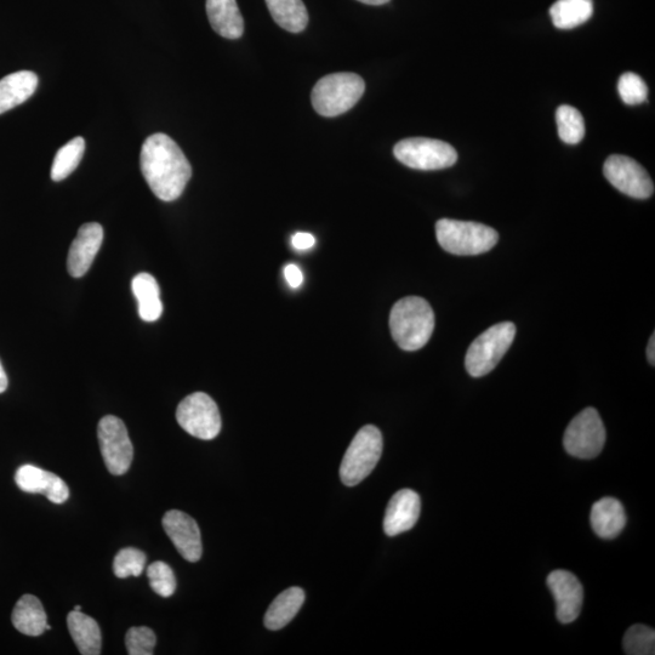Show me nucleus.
Returning <instances> with one entry per match:
<instances>
[{
	"label": "nucleus",
	"mask_w": 655,
	"mask_h": 655,
	"mask_svg": "<svg viewBox=\"0 0 655 655\" xmlns=\"http://www.w3.org/2000/svg\"><path fill=\"white\" fill-rule=\"evenodd\" d=\"M141 173L155 196L173 202L184 193L192 176V167L170 136L158 133L148 136L140 153Z\"/></svg>",
	"instance_id": "nucleus-1"
},
{
	"label": "nucleus",
	"mask_w": 655,
	"mask_h": 655,
	"mask_svg": "<svg viewBox=\"0 0 655 655\" xmlns=\"http://www.w3.org/2000/svg\"><path fill=\"white\" fill-rule=\"evenodd\" d=\"M393 340L404 351H418L429 343L435 329V313L427 301L408 296L397 301L390 313Z\"/></svg>",
	"instance_id": "nucleus-2"
},
{
	"label": "nucleus",
	"mask_w": 655,
	"mask_h": 655,
	"mask_svg": "<svg viewBox=\"0 0 655 655\" xmlns=\"http://www.w3.org/2000/svg\"><path fill=\"white\" fill-rule=\"evenodd\" d=\"M366 90L363 79L355 73H333L323 77L312 90V105L318 115L336 117L350 111Z\"/></svg>",
	"instance_id": "nucleus-3"
},
{
	"label": "nucleus",
	"mask_w": 655,
	"mask_h": 655,
	"mask_svg": "<svg viewBox=\"0 0 655 655\" xmlns=\"http://www.w3.org/2000/svg\"><path fill=\"white\" fill-rule=\"evenodd\" d=\"M436 237L446 252L459 256L487 253L499 241L498 232L492 227L451 219L437 221Z\"/></svg>",
	"instance_id": "nucleus-4"
},
{
	"label": "nucleus",
	"mask_w": 655,
	"mask_h": 655,
	"mask_svg": "<svg viewBox=\"0 0 655 655\" xmlns=\"http://www.w3.org/2000/svg\"><path fill=\"white\" fill-rule=\"evenodd\" d=\"M383 447V435L378 427L367 425L357 432L340 466V478L345 486L355 487L372 474Z\"/></svg>",
	"instance_id": "nucleus-5"
},
{
	"label": "nucleus",
	"mask_w": 655,
	"mask_h": 655,
	"mask_svg": "<svg viewBox=\"0 0 655 655\" xmlns=\"http://www.w3.org/2000/svg\"><path fill=\"white\" fill-rule=\"evenodd\" d=\"M516 336L511 322L495 324L474 340L466 352L465 367L474 378L486 377L509 351Z\"/></svg>",
	"instance_id": "nucleus-6"
},
{
	"label": "nucleus",
	"mask_w": 655,
	"mask_h": 655,
	"mask_svg": "<svg viewBox=\"0 0 655 655\" xmlns=\"http://www.w3.org/2000/svg\"><path fill=\"white\" fill-rule=\"evenodd\" d=\"M395 157L408 168L441 170L453 167L458 153L447 142L426 138H412L398 142Z\"/></svg>",
	"instance_id": "nucleus-7"
},
{
	"label": "nucleus",
	"mask_w": 655,
	"mask_h": 655,
	"mask_svg": "<svg viewBox=\"0 0 655 655\" xmlns=\"http://www.w3.org/2000/svg\"><path fill=\"white\" fill-rule=\"evenodd\" d=\"M606 429L595 408H586L569 423L563 437L568 454L579 459H594L603 451Z\"/></svg>",
	"instance_id": "nucleus-8"
},
{
	"label": "nucleus",
	"mask_w": 655,
	"mask_h": 655,
	"mask_svg": "<svg viewBox=\"0 0 655 655\" xmlns=\"http://www.w3.org/2000/svg\"><path fill=\"white\" fill-rule=\"evenodd\" d=\"M176 420L187 434L199 440H214L221 431L219 408L213 398L203 392L192 393L179 404Z\"/></svg>",
	"instance_id": "nucleus-9"
},
{
	"label": "nucleus",
	"mask_w": 655,
	"mask_h": 655,
	"mask_svg": "<svg viewBox=\"0 0 655 655\" xmlns=\"http://www.w3.org/2000/svg\"><path fill=\"white\" fill-rule=\"evenodd\" d=\"M98 437L108 471L115 476L127 474L134 457L127 426L115 415H107L100 420Z\"/></svg>",
	"instance_id": "nucleus-10"
},
{
	"label": "nucleus",
	"mask_w": 655,
	"mask_h": 655,
	"mask_svg": "<svg viewBox=\"0 0 655 655\" xmlns=\"http://www.w3.org/2000/svg\"><path fill=\"white\" fill-rule=\"evenodd\" d=\"M606 179L624 195L647 199L653 196L654 184L646 169L635 159L614 155L607 159L603 167Z\"/></svg>",
	"instance_id": "nucleus-11"
},
{
	"label": "nucleus",
	"mask_w": 655,
	"mask_h": 655,
	"mask_svg": "<svg viewBox=\"0 0 655 655\" xmlns=\"http://www.w3.org/2000/svg\"><path fill=\"white\" fill-rule=\"evenodd\" d=\"M548 586L555 597L558 622L562 624L575 622L583 608L582 583L573 573L558 569L550 573Z\"/></svg>",
	"instance_id": "nucleus-12"
},
{
	"label": "nucleus",
	"mask_w": 655,
	"mask_h": 655,
	"mask_svg": "<svg viewBox=\"0 0 655 655\" xmlns=\"http://www.w3.org/2000/svg\"><path fill=\"white\" fill-rule=\"evenodd\" d=\"M162 523L165 533L186 561L195 563L201 560L203 552L201 531L190 515L179 510H170L164 515Z\"/></svg>",
	"instance_id": "nucleus-13"
},
{
	"label": "nucleus",
	"mask_w": 655,
	"mask_h": 655,
	"mask_svg": "<svg viewBox=\"0 0 655 655\" xmlns=\"http://www.w3.org/2000/svg\"><path fill=\"white\" fill-rule=\"evenodd\" d=\"M102 242H104V229L98 222H89L79 229L67 258V270L72 277L81 278L89 271Z\"/></svg>",
	"instance_id": "nucleus-14"
},
{
	"label": "nucleus",
	"mask_w": 655,
	"mask_h": 655,
	"mask_svg": "<svg viewBox=\"0 0 655 655\" xmlns=\"http://www.w3.org/2000/svg\"><path fill=\"white\" fill-rule=\"evenodd\" d=\"M15 482L21 491L43 494L54 504H64L70 497V489L64 480L53 472L39 469L37 466H21L16 471Z\"/></svg>",
	"instance_id": "nucleus-15"
},
{
	"label": "nucleus",
	"mask_w": 655,
	"mask_h": 655,
	"mask_svg": "<svg viewBox=\"0 0 655 655\" xmlns=\"http://www.w3.org/2000/svg\"><path fill=\"white\" fill-rule=\"evenodd\" d=\"M421 511V500L412 489H402L390 500L385 512L384 531L389 537L410 531L417 524Z\"/></svg>",
	"instance_id": "nucleus-16"
},
{
	"label": "nucleus",
	"mask_w": 655,
	"mask_h": 655,
	"mask_svg": "<svg viewBox=\"0 0 655 655\" xmlns=\"http://www.w3.org/2000/svg\"><path fill=\"white\" fill-rule=\"evenodd\" d=\"M590 521L598 537L602 539L618 537L626 524L624 506L618 499L602 498L592 505Z\"/></svg>",
	"instance_id": "nucleus-17"
},
{
	"label": "nucleus",
	"mask_w": 655,
	"mask_h": 655,
	"mask_svg": "<svg viewBox=\"0 0 655 655\" xmlns=\"http://www.w3.org/2000/svg\"><path fill=\"white\" fill-rule=\"evenodd\" d=\"M37 74L31 71H19L0 79V115L24 104L36 93Z\"/></svg>",
	"instance_id": "nucleus-18"
},
{
	"label": "nucleus",
	"mask_w": 655,
	"mask_h": 655,
	"mask_svg": "<svg viewBox=\"0 0 655 655\" xmlns=\"http://www.w3.org/2000/svg\"><path fill=\"white\" fill-rule=\"evenodd\" d=\"M207 15L213 30L221 37L243 36L244 21L236 0H207Z\"/></svg>",
	"instance_id": "nucleus-19"
},
{
	"label": "nucleus",
	"mask_w": 655,
	"mask_h": 655,
	"mask_svg": "<svg viewBox=\"0 0 655 655\" xmlns=\"http://www.w3.org/2000/svg\"><path fill=\"white\" fill-rule=\"evenodd\" d=\"M68 630L79 653L99 655L102 647V635L98 622L81 611H73L67 617Z\"/></svg>",
	"instance_id": "nucleus-20"
},
{
	"label": "nucleus",
	"mask_w": 655,
	"mask_h": 655,
	"mask_svg": "<svg viewBox=\"0 0 655 655\" xmlns=\"http://www.w3.org/2000/svg\"><path fill=\"white\" fill-rule=\"evenodd\" d=\"M131 289L138 301L141 320L145 322L158 321L163 313V304L161 289H159L156 278L150 273H140L131 282Z\"/></svg>",
	"instance_id": "nucleus-21"
},
{
	"label": "nucleus",
	"mask_w": 655,
	"mask_h": 655,
	"mask_svg": "<svg viewBox=\"0 0 655 655\" xmlns=\"http://www.w3.org/2000/svg\"><path fill=\"white\" fill-rule=\"evenodd\" d=\"M11 620L15 629L27 636H41L48 624L42 602L33 595H24L17 601Z\"/></svg>",
	"instance_id": "nucleus-22"
},
{
	"label": "nucleus",
	"mask_w": 655,
	"mask_h": 655,
	"mask_svg": "<svg viewBox=\"0 0 655 655\" xmlns=\"http://www.w3.org/2000/svg\"><path fill=\"white\" fill-rule=\"evenodd\" d=\"M305 602L303 589L290 588L279 594L265 614V626L272 631L281 630L294 619Z\"/></svg>",
	"instance_id": "nucleus-23"
},
{
	"label": "nucleus",
	"mask_w": 655,
	"mask_h": 655,
	"mask_svg": "<svg viewBox=\"0 0 655 655\" xmlns=\"http://www.w3.org/2000/svg\"><path fill=\"white\" fill-rule=\"evenodd\" d=\"M273 20L283 30L300 33L309 24V13L303 0H266Z\"/></svg>",
	"instance_id": "nucleus-24"
},
{
	"label": "nucleus",
	"mask_w": 655,
	"mask_h": 655,
	"mask_svg": "<svg viewBox=\"0 0 655 655\" xmlns=\"http://www.w3.org/2000/svg\"><path fill=\"white\" fill-rule=\"evenodd\" d=\"M592 14V0H557L550 8L552 22L560 30H572L583 25L591 19Z\"/></svg>",
	"instance_id": "nucleus-25"
},
{
	"label": "nucleus",
	"mask_w": 655,
	"mask_h": 655,
	"mask_svg": "<svg viewBox=\"0 0 655 655\" xmlns=\"http://www.w3.org/2000/svg\"><path fill=\"white\" fill-rule=\"evenodd\" d=\"M85 151V140L74 138L61 147L51 167V179L62 181L68 178L81 163Z\"/></svg>",
	"instance_id": "nucleus-26"
},
{
	"label": "nucleus",
	"mask_w": 655,
	"mask_h": 655,
	"mask_svg": "<svg viewBox=\"0 0 655 655\" xmlns=\"http://www.w3.org/2000/svg\"><path fill=\"white\" fill-rule=\"evenodd\" d=\"M556 122L558 135L568 145H577L584 139L585 123L577 108L563 105L557 108Z\"/></svg>",
	"instance_id": "nucleus-27"
},
{
	"label": "nucleus",
	"mask_w": 655,
	"mask_h": 655,
	"mask_svg": "<svg viewBox=\"0 0 655 655\" xmlns=\"http://www.w3.org/2000/svg\"><path fill=\"white\" fill-rule=\"evenodd\" d=\"M624 652L629 655L655 654V631L646 625H634L624 636Z\"/></svg>",
	"instance_id": "nucleus-28"
},
{
	"label": "nucleus",
	"mask_w": 655,
	"mask_h": 655,
	"mask_svg": "<svg viewBox=\"0 0 655 655\" xmlns=\"http://www.w3.org/2000/svg\"><path fill=\"white\" fill-rule=\"evenodd\" d=\"M147 557L139 549L125 548L118 552L113 561V572L117 578L139 577L144 572Z\"/></svg>",
	"instance_id": "nucleus-29"
},
{
	"label": "nucleus",
	"mask_w": 655,
	"mask_h": 655,
	"mask_svg": "<svg viewBox=\"0 0 655 655\" xmlns=\"http://www.w3.org/2000/svg\"><path fill=\"white\" fill-rule=\"evenodd\" d=\"M147 577L153 591L159 596L170 597L176 590V578L173 569L162 561L153 562L147 568Z\"/></svg>",
	"instance_id": "nucleus-30"
},
{
	"label": "nucleus",
	"mask_w": 655,
	"mask_h": 655,
	"mask_svg": "<svg viewBox=\"0 0 655 655\" xmlns=\"http://www.w3.org/2000/svg\"><path fill=\"white\" fill-rule=\"evenodd\" d=\"M618 91L626 105H640L647 100L648 88L636 73L626 72L619 79Z\"/></svg>",
	"instance_id": "nucleus-31"
},
{
	"label": "nucleus",
	"mask_w": 655,
	"mask_h": 655,
	"mask_svg": "<svg viewBox=\"0 0 655 655\" xmlns=\"http://www.w3.org/2000/svg\"><path fill=\"white\" fill-rule=\"evenodd\" d=\"M156 635L150 628H131L125 636V646L130 655H152L156 647Z\"/></svg>",
	"instance_id": "nucleus-32"
},
{
	"label": "nucleus",
	"mask_w": 655,
	"mask_h": 655,
	"mask_svg": "<svg viewBox=\"0 0 655 655\" xmlns=\"http://www.w3.org/2000/svg\"><path fill=\"white\" fill-rule=\"evenodd\" d=\"M292 244L296 250H307L315 246L316 239L311 233L298 232L292 237Z\"/></svg>",
	"instance_id": "nucleus-33"
},
{
	"label": "nucleus",
	"mask_w": 655,
	"mask_h": 655,
	"mask_svg": "<svg viewBox=\"0 0 655 655\" xmlns=\"http://www.w3.org/2000/svg\"><path fill=\"white\" fill-rule=\"evenodd\" d=\"M284 276H286L289 286L293 289L299 288L301 284H303V272H301L299 267L294 264H290L286 267V270H284Z\"/></svg>",
	"instance_id": "nucleus-34"
},
{
	"label": "nucleus",
	"mask_w": 655,
	"mask_h": 655,
	"mask_svg": "<svg viewBox=\"0 0 655 655\" xmlns=\"http://www.w3.org/2000/svg\"><path fill=\"white\" fill-rule=\"evenodd\" d=\"M655 335L653 334L651 336V339H649L648 347H647V357L649 363L654 366L655 364Z\"/></svg>",
	"instance_id": "nucleus-35"
},
{
	"label": "nucleus",
	"mask_w": 655,
	"mask_h": 655,
	"mask_svg": "<svg viewBox=\"0 0 655 655\" xmlns=\"http://www.w3.org/2000/svg\"><path fill=\"white\" fill-rule=\"evenodd\" d=\"M8 384L9 383H8L7 373H5L3 364L2 362H0V393L7 391Z\"/></svg>",
	"instance_id": "nucleus-36"
},
{
	"label": "nucleus",
	"mask_w": 655,
	"mask_h": 655,
	"mask_svg": "<svg viewBox=\"0 0 655 655\" xmlns=\"http://www.w3.org/2000/svg\"><path fill=\"white\" fill-rule=\"evenodd\" d=\"M358 2L368 5H384L386 3H389L390 0H358Z\"/></svg>",
	"instance_id": "nucleus-37"
},
{
	"label": "nucleus",
	"mask_w": 655,
	"mask_h": 655,
	"mask_svg": "<svg viewBox=\"0 0 655 655\" xmlns=\"http://www.w3.org/2000/svg\"><path fill=\"white\" fill-rule=\"evenodd\" d=\"M74 611H82V607L81 606H76V607H74Z\"/></svg>",
	"instance_id": "nucleus-38"
}]
</instances>
